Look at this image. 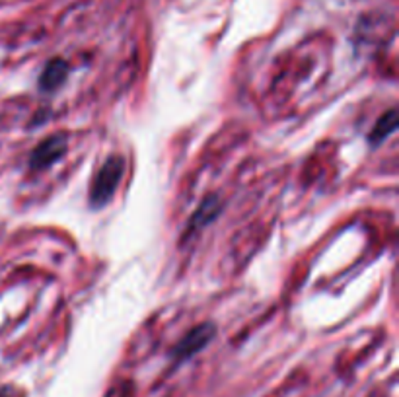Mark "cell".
Masks as SVG:
<instances>
[{
	"instance_id": "cell-1",
	"label": "cell",
	"mask_w": 399,
	"mask_h": 397,
	"mask_svg": "<svg viewBox=\"0 0 399 397\" xmlns=\"http://www.w3.org/2000/svg\"><path fill=\"white\" fill-rule=\"evenodd\" d=\"M123 174H125V158L119 154L110 156L104 166L97 169L94 184L90 187V205L94 208H102L107 205L117 191Z\"/></svg>"
},
{
	"instance_id": "cell-2",
	"label": "cell",
	"mask_w": 399,
	"mask_h": 397,
	"mask_svg": "<svg viewBox=\"0 0 399 397\" xmlns=\"http://www.w3.org/2000/svg\"><path fill=\"white\" fill-rule=\"evenodd\" d=\"M216 337V325L211 322L193 327L187 335H185L178 345L171 351V359L176 362H185L193 359L195 354H199L203 349L211 345V341Z\"/></svg>"
},
{
	"instance_id": "cell-3",
	"label": "cell",
	"mask_w": 399,
	"mask_h": 397,
	"mask_svg": "<svg viewBox=\"0 0 399 397\" xmlns=\"http://www.w3.org/2000/svg\"><path fill=\"white\" fill-rule=\"evenodd\" d=\"M68 147V139L59 132V134H51L45 140H41L30 158V168L31 169H47L49 166H53L55 162H59L60 158L65 156Z\"/></svg>"
},
{
	"instance_id": "cell-4",
	"label": "cell",
	"mask_w": 399,
	"mask_h": 397,
	"mask_svg": "<svg viewBox=\"0 0 399 397\" xmlns=\"http://www.w3.org/2000/svg\"><path fill=\"white\" fill-rule=\"evenodd\" d=\"M68 70H70V66H68L67 60L63 59H53L49 60L47 65H45L43 73L39 76V82H37V86L39 90H43V92H55L57 88H60L68 78Z\"/></svg>"
},
{
	"instance_id": "cell-5",
	"label": "cell",
	"mask_w": 399,
	"mask_h": 397,
	"mask_svg": "<svg viewBox=\"0 0 399 397\" xmlns=\"http://www.w3.org/2000/svg\"><path fill=\"white\" fill-rule=\"evenodd\" d=\"M222 203L218 201V197H207L199 205V208L195 211V214L191 216V221L187 224V232H195L201 230L203 226H207L211 222L215 221L216 216L220 214Z\"/></svg>"
},
{
	"instance_id": "cell-6",
	"label": "cell",
	"mask_w": 399,
	"mask_h": 397,
	"mask_svg": "<svg viewBox=\"0 0 399 397\" xmlns=\"http://www.w3.org/2000/svg\"><path fill=\"white\" fill-rule=\"evenodd\" d=\"M395 129H398V111L395 110L385 111L384 115L376 121V125H374L372 132H370L368 142L372 144V147H378V144L384 142V140L388 139Z\"/></svg>"
},
{
	"instance_id": "cell-7",
	"label": "cell",
	"mask_w": 399,
	"mask_h": 397,
	"mask_svg": "<svg viewBox=\"0 0 399 397\" xmlns=\"http://www.w3.org/2000/svg\"><path fill=\"white\" fill-rule=\"evenodd\" d=\"M0 397H12V393L8 388H0Z\"/></svg>"
}]
</instances>
